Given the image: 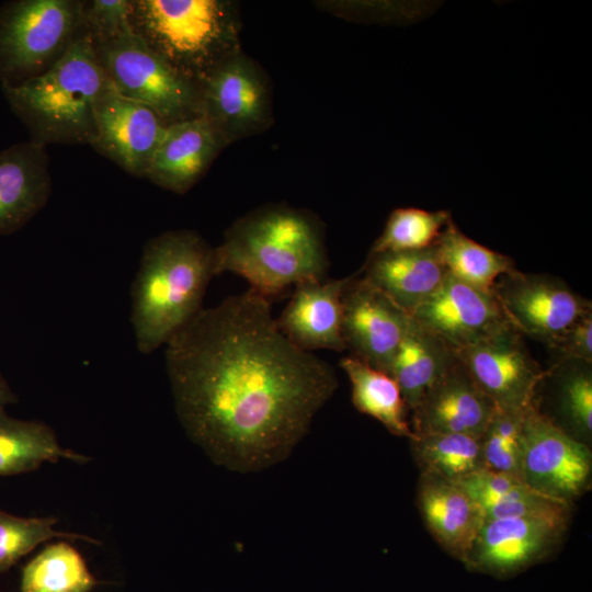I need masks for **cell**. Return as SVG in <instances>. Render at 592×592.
Masks as SVG:
<instances>
[{
  "label": "cell",
  "mask_w": 592,
  "mask_h": 592,
  "mask_svg": "<svg viewBox=\"0 0 592 592\" xmlns=\"http://www.w3.org/2000/svg\"><path fill=\"white\" fill-rule=\"evenodd\" d=\"M92 146L126 172L145 177L168 124L149 106L121 94L110 82L96 107Z\"/></svg>",
  "instance_id": "5bb4252c"
},
{
  "label": "cell",
  "mask_w": 592,
  "mask_h": 592,
  "mask_svg": "<svg viewBox=\"0 0 592 592\" xmlns=\"http://www.w3.org/2000/svg\"><path fill=\"white\" fill-rule=\"evenodd\" d=\"M525 412L496 409L481 437L483 468L520 477L521 433Z\"/></svg>",
  "instance_id": "f546056e"
},
{
  "label": "cell",
  "mask_w": 592,
  "mask_h": 592,
  "mask_svg": "<svg viewBox=\"0 0 592 592\" xmlns=\"http://www.w3.org/2000/svg\"><path fill=\"white\" fill-rule=\"evenodd\" d=\"M360 275L411 315L440 287L447 271L434 244L368 254Z\"/></svg>",
  "instance_id": "44dd1931"
},
{
  "label": "cell",
  "mask_w": 592,
  "mask_h": 592,
  "mask_svg": "<svg viewBox=\"0 0 592 592\" xmlns=\"http://www.w3.org/2000/svg\"><path fill=\"white\" fill-rule=\"evenodd\" d=\"M452 219L449 210L396 208L389 215L382 235L374 241L368 254L432 247Z\"/></svg>",
  "instance_id": "83f0119b"
},
{
  "label": "cell",
  "mask_w": 592,
  "mask_h": 592,
  "mask_svg": "<svg viewBox=\"0 0 592 592\" xmlns=\"http://www.w3.org/2000/svg\"><path fill=\"white\" fill-rule=\"evenodd\" d=\"M591 473L588 445L543 413L535 401L523 419L520 478L534 490L570 503L588 490Z\"/></svg>",
  "instance_id": "ba28073f"
},
{
  "label": "cell",
  "mask_w": 592,
  "mask_h": 592,
  "mask_svg": "<svg viewBox=\"0 0 592 592\" xmlns=\"http://www.w3.org/2000/svg\"><path fill=\"white\" fill-rule=\"evenodd\" d=\"M215 275V248L197 232L171 230L148 240L132 285L137 350L150 354L194 319Z\"/></svg>",
  "instance_id": "3957f363"
},
{
  "label": "cell",
  "mask_w": 592,
  "mask_h": 592,
  "mask_svg": "<svg viewBox=\"0 0 592 592\" xmlns=\"http://www.w3.org/2000/svg\"><path fill=\"white\" fill-rule=\"evenodd\" d=\"M435 246L449 275L482 291H492L500 276L516 270L512 258L470 239L453 219Z\"/></svg>",
  "instance_id": "d4e9b609"
},
{
  "label": "cell",
  "mask_w": 592,
  "mask_h": 592,
  "mask_svg": "<svg viewBox=\"0 0 592 592\" xmlns=\"http://www.w3.org/2000/svg\"><path fill=\"white\" fill-rule=\"evenodd\" d=\"M53 516L23 517L0 510V572L8 570L39 544L54 538L82 539L99 544L92 537L54 528Z\"/></svg>",
  "instance_id": "f1b7e54d"
},
{
  "label": "cell",
  "mask_w": 592,
  "mask_h": 592,
  "mask_svg": "<svg viewBox=\"0 0 592 592\" xmlns=\"http://www.w3.org/2000/svg\"><path fill=\"white\" fill-rule=\"evenodd\" d=\"M567 524L534 517L485 519L463 562L496 576L515 572L546 556L560 542Z\"/></svg>",
  "instance_id": "9a60e30c"
},
{
  "label": "cell",
  "mask_w": 592,
  "mask_h": 592,
  "mask_svg": "<svg viewBox=\"0 0 592 592\" xmlns=\"http://www.w3.org/2000/svg\"><path fill=\"white\" fill-rule=\"evenodd\" d=\"M59 459L84 464L90 457L64 448L47 424L12 418L0 409V477L29 473Z\"/></svg>",
  "instance_id": "603a6c76"
},
{
  "label": "cell",
  "mask_w": 592,
  "mask_h": 592,
  "mask_svg": "<svg viewBox=\"0 0 592 592\" xmlns=\"http://www.w3.org/2000/svg\"><path fill=\"white\" fill-rule=\"evenodd\" d=\"M417 501L437 544L463 561L485 521L481 508L457 482L428 473H421Z\"/></svg>",
  "instance_id": "ffe728a7"
},
{
  "label": "cell",
  "mask_w": 592,
  "mask_h": 592,
  "mask_svg": "<svg viewBox=\"0 0 592 592\" xmlns=\"http://www.w3.org/2000/svg\"><path fill=\"white\" fill-rule=\"evenodd\" d=\"M550 369L560 375V408L574 430L591 437L592 372L591 363L566 361Z\"/></svg>",
  "instance_id": "4dcf8cb0"
},
{
  "label": "cell",
  "mask_w": 592,
  "mask_h": 592,
  "mask_svg": "<svg viewBox=\"0 0 592 592\" xmlns=\"http://www.w3.org/2000/svg\"><path fill=\"white\" fill-rule=\"evenodd\" d=\"M84 2L14 0L0 7V87L49 69L84 24Z\"/></svg>",
  "instance_id": "8992f818"
},
{
  "label": "cell",
  "mask_w": 592,
  "mask_h": 592,
  "mask_svg": "<svg viewBox=\"0 0 592 592\" xmlns=\"http://www.w3.org/2000/svg\"><path fill=\"white\" fill-rule=\"evenodd\" d=\"M492 293L513 328L547 346L577 319L592 311L591 300L561 278L547 274L516 269L500 276Z\"/></svg>",
  "instance_id": "8fae6325"
},
{
  "label": "cell",
  "mask_w": 592,
  "mask_h": 592,
  "mask_svg": "<svg viewBox=\"0 0 592 592\" xmlns=\"http://www.w3.org/2000/svg\"><path fill=\"white\" fill-rule=\"evenodd\" d=\"M496 409L456 355L411 411L410 426L413 434L458 433L481 439Z\"/></svg>",
  "instance_id": "2e32d148"
},
{
  "label": "cell",
  "mask_w": 592,
  "mask_h": 592,
  "mask_svg": "<svg viewBox=\"0 0 592 592\" xmlns=\"http://www.w3.org/2000/svg\"><path fill=\"white\" fill-rule=\"evenodd\" d=\"M201 115L227 146L269 128L272 92L262 68L242 52L224 60L201 86Z\"/></svg>",
  "instance_id": "9c48e42d"
},
{
  "label": "cell",
  "mask_w": 592,
  "mask_h": 592,
  "mask_svg": "<svg viewBox=\"0 0 592 592\" xmlns=\"http://www.w3.org/2000/svg\"><path fill=\"white\" fill-rule=\"evenodd\" d=\"M93 43L101 67L121 94L151 107L168 125L201 115V88L136 30Z\"/></svg>",
  "instance_id": "52a82bcc"
},
{
  "label": "cell",
  "mask_w": 592,
  "mask_h": 592,
  "mask_svg": "<svg viewBox=\"0 0 592 592\" xmlns=\"http://www.w3.org/2000/svg\"><path fill=\"white\" fill-rule=\"evenodd\" d=\"M411 449L422 473L459 481L483 468L481 439L458 433L413 434Z\"/></svg>",
  "instance_id": "4316f807"
},
{
  "label": "cell",
  "mask_w": 592,
  "mask_h": 592,
  "mask_svg": "<svg viewBox=\"0 0 592 592\" xmlns=\"http://www.w3.org/2000/svg\"><path fill=\"white\" fill-rule=\"evenodd\" d=\"M523 338L508 325L476 344L455 351L475 383L502 411L525 412L547 377V371L534 360Z\"/></svg>",
  "instance_id": "30bf717a"
},
{
  "label": "cell",
  "mask_w": 592,
  "mask_h": 592,
  "mask_svg": "<svg viewBox=\"0 0 592 592\" xmlns=\"http://www.w3.org/2000/svg\"><path fill=\"white\" fill-rule=\"evenodd\" d=\"M346 278L305 281L275 319L282 333L297 348L345 350L342 338V292Z\"/></svg>",
  "instance_id": "ac0fdd59"
},
{
  "label": "cell",
  "mask_w": 592,
  "mask_h": 592,
  "mask_svg": "<svg viewBox=\"0 0 592 592\" xmlns=\"http://www.w3.org/2000/svg\"><path fill=\"white\" fill-rule=\"evenodd\" d=\"M340 366L350 379L356 410L379 421L391 434L410 440L409 409L396 380L351 355Z\"/></svg>",
  "instance_id": "cb8c5ba5"
},
{
  "label": "cell",
  "mask_w": 592,
  "mask_h": 592,
  "mask_svg": "<svg viewBox=\"0 0 592 592\" xmlns=\"http://www.w3.org/2000/svg\"><path fill=\"white\" fill-rule=\"evenodd\" d=\"M455 357L454 349L410 318L390 372L409 412L419 405L429 387Z\"/></svg>",
  "instance_id": "7402d4cb"
},
{
  "label": "cell",
  "mask_w": 592,
  "mask_h": 592,
  "mask_svg": "<svg viewBox=\"0 0 592 592\" xmlns=\"http://www.w3.org/2000/svg\"><path fill=\"white\" fill-rule=\"evenodd\" d=\"M84 26L93 42L129 33L134 25V1L93 0L84 2Z\"/></svg>",
  "instance_id": "1f68e13d"
},
{
  "label": "cell",
  "mask_w": 592,
  "mask_h": 592,
  "mask_svg": "<svg viewBox=\"0 0 592 592\" xmlns=\"http://www.w3.org/2000/svg\"><path fill=\"white\" fill-rule=\"evenodd\" d=\"M96 584L83 557L66 542L47 545L21 576V592H90Z\"/></svg>",
  "instance_id": "484cf974"
},
{
  "label": "cell",
  "mask_w": 592,
  "mask_h": 592,
  "mask_svg": "<svg viewBox=\"0 0 592 592\" xmlns=\"http://www.w3.org/2000/svg\"><path fill=\"white\" fill-rule=\"evenodd\" d=\"M110 84L84 24L66 53L45 72L0 87L31 141L91 145L98 103Z\"/></svg>",
  "instance_id": "277c9868"
},
{
  "label": "cell",
  "mask_w": 592,
  "mask_h": 592,
  "mask_svg": "<svg viewBox=\"0 0 592 592\" xmlns=\"http://www.w3.org/2000/svg\"><path fill=\"white\" fill-rule=\"evenodd\" d=\"M548 348L557 354V363H592V311L571 323Z\"/></svg>",
  "instance_id": "d6a6232c"
},
{
  "label": "cell",
  "mask_w": 592,
  "mask_h": 592,
  "mask_svg": "<svg viewBox=\"0 0 592 592\" xmlns=\"http://www.w3.org/2000/svg\"><path fill=\"white\" fill-rule=\"evenodd\" d=\"M342 338L351 356L390 376L411 315L357 274L342 292Z\"/></svg>",
  "instance_id": "7c38bea8"
},
{
  "label": "cell",
  "mask_w": 592,
  "mask_h": 592,
  "mask_svg": "<svg viewBox=\"0 0 592 592\" xmlns=\"http://www.w3.org/2000/svg\"><path fill=\"white\" fill-rule=\"evenodd\" d=\"M50 191L45 146L29 140L0 150V235L25 226L46 205Z\"/></svg>",
  "instance_id": "d6986e66"
},
{
  "label": "cell",
  "mask_w": 592,
  "mask_h": 592,
  "mask_svg": "<svg viewBox=\"0 0 592 592\" xmlns=\"http://www.w3.org/2000/svg\"><path fill=\"white\" fill-rule=\"evenodd\" d=\"M217 275L232 272L271 299L289 286L326 280L329 269L319 223L303 209L259 208L238 219L215 248Z\"/></svg>",
  "instance_id": "7a4b0ae2"
},
{
  "label": "cell",
  "mask_w": 592,
  "mask_h": 592,
  "mask_svg": "<svg viewBox=\"0 0 592 592\" xmlns=\"http://www.w3.org/2000/svg\"><path fill=\"white\" fill-rule=\"evenodd\" d=\"M226 146L202 115L169 124L145 178L164 190L183 194L202 178Z\"/></svg>",
  "instance_id": "e0dca14e"
},
{
  "label": "cell",
  "mask_w": 592,
  "mask_h": 592,
  "mask_svg": "<svg viewBox=\"0 0 592 592\" xmlns=\"http://www.w3.org/2000/svg\"><path fill=\"white\" fill-rule=\"evenodd\" d=\"M15 401L16 397L14 392L0 374V409L5 410L8 405L14 403Z\"/></svg>",
  "instance_id": "836d02e7"
},
{
  "label": "cell",
  "mask_w": 592,
  "mask_h": 592,
  "mask_svg": "<svg viewBox=\"0 0 592 592\" xmlns=\"http://www.w3.org/2000/svg\"><path fill=\"white\" fill-rule=\"evenodd\" d=\"M166 366L187 436L242 474L286 459L338 388L334 368L292 343L250 288L203 308L166 344Z\"/></svg>",
  "instance_id": "6da1fadb"
},
{
  "label": "cell",
  "mask_w": 592,
  "mask_h": 592,
  "mask_svg": "<svg viewBox=\"0 0 592 592\" xmlns=\"http://www.w3.org/2000/svg\"><path fill=\"white\" fill-rule=\"evenodd\" d=\"M137 31L200 88L224 60L241 52L235 2L225 0L134 1Z\"/></svg>",
  "instance_id": "5b68a950"
},
{
  "label": "cell",
  "mask_w": 592,
  "mask_h": 592,
  "mask_svg": "<svg viewBox=\"0 0 592 592\" xmlns=\"http://www.w3.org/2000/svg\"><path fill=\"white\" fill-rule=\"evenodd\" d=\"M411 317L455 351L510 325L492 291L476 288L448 273Z\"/></svg>",
  "instance_id": "4fadbf2b"
}]
</instances>
